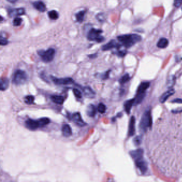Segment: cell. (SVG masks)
I'll use <instances>...</instances> for the list:
<instances>
[{
	"label": "cell",
	"mask_w": 182,
	"mask_h": 182,
	"mask_svg": "<svg viewBox=\"0 0 182 182\" xmlns=\"http://www.w3.org/2000/svg\"><path fill=\"white\" fill-rule=\"evenodd\" d=\"M173 102H176V103H182V99H176L174 101H173Z\"/></svg>",
	"instance_id": "cell-38"
},
{
	"label": "cell",
	"mask_w": 182,
	"mask_h": 182,
	"mask_svg": "<svg viewBox=\"0 0 182 182\" xmlns=\"http://www.w3.org/2000/svg\"><path fill=\"white\" fill-rule=\"evenodd\" d=\"M135 132V118L134 116H132L130 120L128 129V135L129 136H132Z\"/></svg>",
	"instance_id": "cell-18"
},
{
	"label": "cell",
	"mask_w": 182,
	"mask_h": 182,
	"mask_svg": "<svg viewBox=\"0 0 182 182\" xmlns=\"http://www.w3.org/2000/svg\"><path fill=\"white\" fill-rule=\"evenodd\" d=\"M37 53L43 62L48 63L53 61L56 54V50L53 48H50L46 50H40L38 51Z\"/></svg>",
	"instance_id": "cell-5"
},
{
	"label": "cell",
	"mask_w": 182,
	"mask_h": 182,
	"mask_svg": "<svg viewBox=\"0 0 182 182\" xmlns=\"http://www.w3.org/2000/svg\"><path fill=\"white\" fill-rule=\"evenodd\" d=\"M35 97L33 95H27L24 97V101L27 105H32L34 104Z\"/></svg>",
	"instance_id": "cell-26"
},
{
	"label": "cell",
	"mask_w": 182,
	"mask_h": 182,
	"mask_svg": "<svg viewBox=\"0 0 182 182\" xmlns=\"http://www.w3.org/2000/svg\"><path fill=\"white\" fill-rule=\"evenodd\" d=\"M182 4V0H174V5L176 8H179Z\"/></svg>",
	"instance_id": "cell-36"
},
{
	"label": "cell",
	"mask_w": 182,
	"mask_h": 182,
	"mask_svg": "<svg viewBox=\"0 0 182 182\" xmlns=\"http://www.w3.org/2000/svg\"><path fill=\"white\" fill-rule=\"evenodd\" d=\"M175 93V90L174 89H170L169 90L164 92V94L162 95V96L160 98V101L161 103H164L165 101H166L167 99L170 96H172Z\"/></svg>",
	"instance_id": "cell-20"
},
{
	"label": "cell",
	"mask_w": 182,
	"mask_h": 182,
	"mask_svg": "<svg viewBox=\"0 0 182 182\" xmlns=\"http://www.w3.org/2000/svg\"><path fill=\"white\" fill-rule=\"evenodd\" d=\"M127 53V51L126 50H119L118 49V51H116L115 54L116 55L120 57H124Z\"/></svg>",
	"instance_id": "cell-34"
},
{
	"label": "cell",
	"mask_w": 182,
	"mask_h": 182,
	"mask_svg": "<svg viewBox=\"0 0 182 182\" xmlns=\"http://www.w3.org/2000/svg\"><path fill=\"white\" fill-rule=\"evenodd\" d=\"M149 82H144L139 85L137 91L136 95L135 98V104H138L142 102L143 100L147 89L149 88Z\"/></svg>",
	"instance_id": "cell-6"
},
{
	"label": "cell",
	"mask_w": 182,
	"mask_h": 182,
	"mask_svg": "<svg viewBox=\"0 0 182 182\" xmlns=\"http://www.w3.org/2000/svg\"><path fill=\"white\" fill-rule=\"evenodd\" d=\"M51 78L54 84L58 86H66L74 83L73 79L71 78H57L55 76H51Z\"/></svg>",
	"instance_id": "cell-7"
},
{
	"label": "cell",
	"mask_w": 182,
	"mask_h": 182,
	"mask_svg": "<svg viewBox=\"0 0 182 182\" xmlns=\"http://www.w3.org/2000/svg\"><path fill=\"white\" fill-rule=\"evenodd\" d=\"M8 16L11 17H16L20 16L25 15V10L23 8H10L8 9Z\"/></svg>",
	"instance_id": "cell-9"
},
{
	"label": "cell",
	"mask_w": 182,
	"mask_h": 182,
	"mask_svg": "<svg viewBox=\"0 0 182 182\" xmlns=\"http://www.w3.org/2000/svg\"><path fill=\"white\" fill-rule=\"evenodd\" d=\"M169 44V41L166 38H162L160 39L157 43V47L161 49L167 48Z\"/></svg>",
	"instance_id": "cell-23"
},
{
	"label": "cell",
	"mask_w": 182,
	"mask_h": 182,
	"mask_svg": "<svg viewBox=\"0 0 182 182\" xmlns=\"http://www.w3.org/2000/svg\"><path fill=\"white\" fill-rule=\"evenodd\" d=\"M130 154L132 156V158L134 159L135 161L137 159H139L143 158V149H135L134 151H132L130 152Z\"/></svg>",
	"instance_id": "cell-16"
},
{
	"label": "cell",
	"mask_w": 182,
	"mask_h": 182,
	"mask_svg": "<svg viewBox=\"0 0 182 182\" xmlns=\"http://www.w3.org/2000/svg\"><path fill=\"white\" fill-rule=\"evenodd\" d=\"M109 73H110V71H107L105 73H104L103 74H101V75H100V78H101L102 80H106V79H107V78H109Z\"/></svg>",
	"instance_id": "cell-35"
},
{
	"label": "cell",
	"mask_w": 182,
	"mask_h": 182,
	"mask_svg": "<svg viewBox=\"0 0 182 182\" xmlns=\"http://www.w3.org/2000/svg\"><path fill=\"white\" fill-rule=\"evenodd\" d=\"M49 18L51 20H55L58 19L59 17V15L56 10H51L48 13Z\"/></svg>",
	"instance_id": "cell-25"
},
{
	"label": "cell",
	"mask_w": 182,
	"mask_h": 182,
	"mask_svg": "<svg viewBox=\"0 0 182 182\" xmlns=\"http://www.w3.org/2000/svg\"><path fill=\"white\" fill-rule=\"evenodd\" d=\"M72 121L74 122V123L75 124L78 126L82 127L85 126L86 125V124L83 120L81 114L79 112L74 113L72 115Z\"/></svg>",
	"instance_id": "cell-11"
},
{
	"label": "cell",
	"mask_w": 182,
	"mask_h": 182,
	"mask_svg": "<svg viewBox=\"0 0 182 182\" xmlns=\"http://www.w3.org/2000/svg\"><path fill=\"white\" fill-rule=\"evenodd\" d=\"M135 104V98L131 99L127 101L124 103V108L125 111L128 114H129L131 111L132 107Z\"/></svg>",
	"instance_id": "cell-21"
},
{
	"label": "cell",
	"mask_w": 182,
	"mask_h": 182,
	"mask_svg": "<svg viewBox=\"0 0 182 182\" xmlns=\"http://www.w3.org/2000/svg\"><path fill=\"white\" fill-rule=\"evenodd\" d=\"M9 86V80L7 78H3L1 79L0 89L1 91H4L8 88Z\"/></svg>",
	"instance_id": "cell-22"
},
{
	"label": "cell",
	"mask_w": 182,
	"mask_h": 182,
	"mask_svg": "<svg viewBox=\"0 0 182 182\" xmlns=\"http://www.w3.org/2000/svg\"><path fill=\"white\" fill-rule=\"evenodd\" d=\"M142 137L141 136H136L134 139V143L135 145L136 146H138L139 145L141 142H142Z\"/></svg>",
	"instance_id": "cell-33"
},
{
	"label": "cell",
	"mask_w": 182,
	"mask_h": 182,
	"mask_svg": "<svg viewBox=\"0 0 182 182\" xmlns=\"http://www.w3.org/2000/svg\"><path fill=\"white\" fill-rule=\"evenodd\" d=\"M73 91L74 96H75V97L77 98L80 99L82 97V92L78 90V89L73 88Z\"/></svg>",
	"instance_id": "cell-32"
},
{
	"label": "cell",
	"mask_w": 182,
	"mask_h": 182,
	"mask_svg": "<svg viewBox=\"0 0 182 182\" xmlns=\"http://www.w3.org/2000/svg\"><path fill=\"white\" fill-rule=\"evenodd\" d=\"M8 43H9V41L5 38H4V36H3L2 34H1V36H0V44H1V46H6V45L8 44Z\"/></svg>",
	"instance_id": "cell-31"
},
{
	"label": "cell",
	"mask_w": 182,
	"mask_h": 182,
	"mask_svg": "<svg viewBox=\"0 0 182 182\" xmlns=\"http://www.w3.org/2000/svg\"><path fill=\"white\" fill-rule=\"evenodd\" d=\"M97 56V53H95V54H92V55H88V57L90 58H95Z\"/></svg>",
	"instance_id": "cell-37"
},
{
	"label": "cell",
	"mask_w": 182,
	"mask_h": 182,
	"mask_svg": "<svg viewBox=\"0 0 182 182\" xmlns=\"http://www.w3.org/2000/svg\"><path fill=\"white\" fill-rule=\"evenodd\" d=\"M97 112V109L95 106L93 104H89L87 106L86 109V113L88 116L91 118L95 116Z\"/></svg>",
	"instance_id": "cell-17"
},
{
	"label": "cell",
	"mask_w": 182,
	"mask_h": 182,
	"mask_svg": "<svg viewBox=\"0 0 182 182\" xmlns=\"http://www.w3.org/2000/svg\"><path fill=\"white\" fill-rule=\"evenodd\" d=\"M33 7L40 13H44L47 10V7L44 3L41 1H36L32 3Z\"/></svg>",
	"instance_id": "cell-14"
},
{
	"label": "cell",
	"mask_w": 182,
	"mask_h": 182,
	"mask_svg": "<svg viewBox=\"0 0 182 182\" xmlns=\"http://www.w3.org/2000/svg\"><path fill=\"white\" fill-rule=\"evenodd\" d=\"M106 107L103 103H101L98 104L97 107V111H98L99 113L104 114V113L106 112Z\"/></svg>",
	"instance_id": "cell-28"
},
{
	"label": "cell",
	"mask_w": 182,
	"mask_h": 182,
	"mask_svg": "<svg viewBox=\"0 0 182 182\" xmlns=\"http://www.w3.org/2000/svg\"><path fill=\"white\" fill-rule=\"evenodd\" d=\"M135 164L142 174H144L146 172L147 169L146 162L144 161L143 158L135 160Z\"/></svg>",
	"instance_id": "cell-12"
},
{
	"label": "cell",
	"mask_w": 182,
	"mask_h": 182,
	"mask_svg": "<svg viewBox=\"0 0 182 182\" xmlns=\"http://www.w3.org/2000/svg\"><path fill=\"white\" fill-rule=\"evenodd\" d=\"M28 80V76L25 72L17 70L15 72L13 76V84L16 86H20L25 84Z\"/></svg>",
	"instance_id": "cell-4"
},
{
	"label": "cell",
	"mask_w": 182,
	"mask_h": 182,
	"mask_svg": "<svg viewBox=\"0 0 182 182\" xmlns=\"http://www.w3.org/2000/svg\"><path fill=\"white\" fill-rule=\"evenodd\" d=\"M25 127L27 129L34 131L39 128H41L40 119L38 120H34L32 119H28L26 120Z\"/></svg>",
	"instance_id": "cell-8"
},
{
	"label": "cell",
	"mask_w": 182,
	"mask_h": 182,
	"mask_svg": "<svg viewBox=\"0 0 182 182\" xmlns=\"http://www.w3.org/2000/svg\"><path fill=\"white\" fill-rule=\"evenodd\" d=\"M103 31L101 29L92 28L89 30L87 34V38L90 41H95L97 43H101L105 41V38L101 36Z\"/></svg>",
	"instance_id": "cell-3"
},
{
	"label": "cell",
	"mask_w": 182,
	"mask_h": 182,
	"mask_svg": "<svg viewBox=\"0 0 182 182\" xmlns=\"http://www.w3.org/2000/svg\"><path fill=\"white\" fill-rule=\"evenodd\" d=\"M130 76H129V75L128 74H124V76L121 77V78L120 79V80H119V82H120V83L121 84H124L127 83V82H128V81L130 80Z\"/></svg>",
	"instance_id": "cell-29"
},
{
	"label": "cell",
	"mask_w": 182,
	"mask_h": 182,
	"mask_svg": "<svg viewBox=\"0 0 182 182\" xmlns=\"http://www.w3.org/2000/svg\"><path fill=\"white\" fill-rule=\"evenodd\" d=\"M50 98L53 103L58 105L63 104L65 101V98L63 96L60 95H53L51 96Z\"/></svg>",
	"instance_id": "cell-19"
},
{
	"label": "cell",
	"mask_w": 182,
	"mask_h": 182,
	"mask_svg": "<svg viewBox=\"0 0 182 182\" xmlns=\"http://www.w3.org/2000/svg\"><path fill=\"white\" fill-rule=\"evenodd\" d=\"M152 124V120L151 111L149 110H147L142 115L139 124V128L142 132H145L148 129L151 128Z\"/></svg>",
	"instance_id": "cell-2"
},
{
	"label": "cell",
	"mask_w": 182,
	"mask_h": 182,
	"mask_svg": "<svg viewBox=\"0 0 182 182\" xmlns=\"http://www.w3.org/2000/svg\"><path fill=\"white\" fill-rule=\"evenodd\" d=\"M86 15L85 10H81L75 14V18L78 23H82L84 21V16Z\"/></svg>",
	"instance_id": "cell-24"
},
{
	"label": "cell",
	"mask_w": 182,
	"mask_h": 182,
	"mask_svg": "<svg viewBox=\"0 0 182 182\" xmlns=\"http://www.w3.org/2000/svg\"><path fill=\"white\" fill-rule=\"evenodd\" d=\"M82 92L84 96L88 98H94L96 96L95 92L90 87L86 86L82 87Z\"/></svg>",
	"instance_id": "cell-13"
},
{
	"label": "cell",
	"mask_w": 182,
	"mask_h": 182,
	"mask_svg": "<svg viewBox=\"0 0 182 182\" xmlns=\"http://www.w3.org/2000/svg\"><path fill=\"white\" fill-rule=\"evenodd\" d=\"M23 22V19L20 18L19 17H15L13 20V25L14 26H19L21 25V23Z\"/></svg>",
	"instance_id": "cell-27"
},
{
	"label": "cell",
	"mask_w": 182,
	"mask_h": 182,
	"mask_svg": "<svg viewBox=\"0 0 182 182\" xmlns=\"http://www.w3.org/2000/svg\"><path fill=\"white\" fill-rule=\"evenodd\" d=\"M61 132L63 135L65 137H69L72 135V130L71 127L68 124H64L63 125Z\"/></svg>",
	"instance_id": "cell-15"
},
{
	"label": "cell",
	"mask_w": 182,
	"mask_h": 182,
	"mask_svg": "<svg viewBox=\"0 0 182 182\" xmlns=\"http://www.w3.org/2000/svg\"><path fill=\"white\" fill-rule=\"evenodd\" d=\"M117 39L122 46H124L126 48H129L134 46L136 43L142 40V37L135 34H130L118 36L117 37Z\"/></svg>",
	"instance_id": "cell-1"
},
{
	"label": "cell",
	"mask_w": 182,
	"mask_h": 182,
	"mask_svg": "<svg viewBox=\"0 0 182 182\" xmlns=\"http://www.w3.org/2000/svg\"><path fill=\"white\" fill-rule=\"evenodd\" d=\"M121 46V44H119L116 42V41L114 40H112L109 41V42L104 44L103 46L101 47V50L104 51H109L116 48L117 49H119Z\"/></svg>",
	"instance_id": "cell-10"
},
{
	"label": "cell",
	"mask_w": 182,
	"mask_h": 182,
	"mask_svg": "<svg viewBox=\"0 0 182 182\" xmlns=\"http://www.w3.org/2000/svg\"><path fill=\"white\" fill-rule=\"evenodd\" d=\"M96 19L101 23H103L106 20V17L104 13H99L96 15Z\"/></svg>",
	"instance_id": "cell-30"
},
{
	"label": "cell",
	"mask_w": 182,
	"mask_h": 182,
	"mask_svg": "<svg viewBox=\"0 0 182 182\" xmlns=\"http://www.w3.org/2000/svg\"><path fill=\"white\" fill-rule=\"evenodd\" d=\"M9 2L11 3H15L17 2L19 0H7Z\"/></svg>",
	"instance_id": "cell-39"
}]
</instances>
